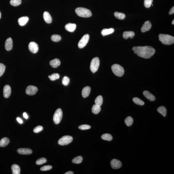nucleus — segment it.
<instances>
[{"label": "nucleus", "mask_w": 174, "mask_h": 174, "mask_svg": "<svg viewBox=\"0 0 174 174\" xmlns=\"http://www.w3.org/2000/svg\"><path fill=\"white\" fill-rule=\"evenodd\" d=\"M132 50L138 56L146 59L152 57L156 52L154 48L149 46H134L132 48Z\"/></svg>", "instance_id": "nucleus-1"}, {"label": "nucleus", "mask_w": 174, "mask_h": 174, "mask_svg": "<svg viewBox=\"0 0 174 174\" xmlns=\"http://www.w3.org/2000/svg\"><path fill=\"white\" fill-rule=\"evenodd\" d=\"M160 41L162 44L166 45H170L174 43V37L168 34H160L159 35Z\"/></svg>", "instance_id": "nucleus-2"}, {"label": "nucleus", "mask_w": 174, "mask_h": 174, "mask_svg": "<svg viewBox=\"0 0 174 174\" xmlns=\"http://www.w3.org/2000/svg\"><path fill=\"white\" fill-rule=\"evenodd\" d=\"M76 14L79 16L83 18H88L92 16V13L90 10L85 8L79 7L75 10Z\"/></svg>", "instance_id": "nucleus-3"}, {"label": "nucleus", "mask_w": 174, "mask_h": 174, "mask_svg": "<svg viewBox=\"0 0 174 174\" xmlns=\"http://www.w3.org/2000/svg\"><path fill=\"white\" fill-rule=\"evenodd\" d=\"M111 69L114 74L117 76L121 77L124 74V69L122 66L119 64H113L111 67Z\"/></svg>", "instance_id": "nucleus-4"}, {"label": "nucleus", "mask_w": 174, "mask_h": 174, "mask_svg": "<svg viewBox=\"0 0 174 174\" xmlns=\"http://www.w3.org/2000/svg\"><path fill=\"white\" fill-rule=\"evenodd\" d=\"M100 65V60L98 58L96 57L92 59L90 64V68L91 71L94 73L98 69Z\"/></svg>", "instance_id": "nucleus-5"}, {"label": "nucleus", "mask_w": 174, "mask_h": 174, "mask_svg": "<svg viewBox=\"0 0 174 174\" xmlns=\"http://www.w3.org/2000/svg\"><path fill=\"white\" fill-rule=\"evenodd\" d=\"M63 116V112L60 108L57 109L54 115L53 120L56 124H58L60 123L62 120Z\"/></svg>", "instance_id": "nucleus-6"}, {"label": "nucleus", "mask_w": 174, "mask_h": 174, "mask_svg": "<svg viewBox=\"0 0 174 174\" xmlns=\"http://www.w3.org/2000/svg\"><path fill=\"white\" fill-rule=\"evenodd\" d=\"M73 138L71 136H63L59 140L58 144L61 146H66L72 142Z\"/></svg>", "instance_id": "nucleus-7"}, {"label": "nucleus", "mask_w": 174, "mask_h": 174, "mask_svg": "<svg viewBox=\"0 0 174 174\" xmlns=\"http://www.w3.org/2000/svg\"><path fill=\"white\" fill-rule=\"evenodd\" d=\"M90 39V35L88 34H85L79 41L78 46L80 48H83L86 46Z\"/></svg>", "instance_id": "nucleus-8"}, {"label": "nucleus", "mask_w": 174, "mask_h": 174, "mask_svg": "<svg viewBox=\"0 0 174 174\" xmlns=\"http://www.w3.org/2000/svg\"><path fill=\"white\" fill-rule=\"evenodd\" d=\"M38 91V88L33 86H29L26 88V92L29 95H34Z\"/></svg>", "instance_id": "nucleus-9"}, {"label": "nucleus", "mask_w": 174, "mask_h": 174, "mask_svg": "<svg viewBox=\"0 0 174 174\" xmlns=\"http://www.w3.org/2000/svg\"><path fill=\"white\" fill-rule=\"evenodd\" d=\"M122 165L121 162L117 159H112L111 162V166L113 169H118L121 168Z\"/></svg>", "instance_id": "nucleus-10"}, {"label": "nucleus", "mask_w": 174, "mask_h": 174, "mask_svg": "<svg viewBox=\"0 0 174 174\" xmlns=\"http://www.w3.org/2000/svg\"><path fill=\"white\" fill-rule=\"evenodd\" d=\"M28 48L30 51L32 53H36L38 51V45L35 42H30L29 44Z\"/></svg>", "instance_id": "nucleus-11"}, {"label": "nucleus", "mask_w": 174, "mask_h": 174, "mask_svg": "<svg viewBox=\"0 0 174 174\" xmlns=\"http://www.w3.org/2000/svg\"><path fill=\"white\" fill-rule=\"evenodd\" d=\"M17 152L19 154L23 155L30 154L32 153V149L28 148H20L18 149Z\"/></svg>", "instance_id": "nucleus-12"}, {"label": "nucleus", "mask_w": 174, "mask_h": 174, "mask_svg": "<svg viewBox=\"0 0 174 174\" xmlns=\"http://www.w3.org/2000/svg\"><path fill=\"white\" fill-rule=\"evenodd\" d=\"M11 94L10 87L8 85H6L3 88V96L4 98H8L9 97Z\"/></svg>", "instance_id": "nucleus-13"}, {"label": "nucleus", "mask_w": 174, "mask_h": 174, "mask_svg": "<svg viewBox=\"0 0 174 174\" xmlns=\"http://www.w3.org/2000/svg\"><path fill=\"white\" fill-rule=\"evenodd\" d=\"M152 27V24L149 21H146L142 25L141 28V31L142 33L149 31Z\"/></svg>", "instance_id": "nucleus-14"}, {"label": "nucleus", "mask_w": 174, "mask_h": 174, "mask_svg": "<svg viewBox=\"0 0 174 174\" xmlns=\"http://www.w3.org/2000/svg\"><path fill=\"white\" fill-rule=\"evenodd\" d=\"M13 48V41L10 38H9L6 41L5 48L7 51L12 50Z\"/></svg>", "instance_id": "nucleus-15"}, {"label": "nucleus", "mask_w": 174, "mask_h": 174, "mask_svg": "<svg viewBox=\"0 0 174 174\" xmlns=\"http://www.w3.org/2000/svg\"><path fill=\"white\" fill-rule=\"evenodd\" d=\"M143 94L147 99L150 100V101H153L156 100V98L149 91H144Z\"/></svg>", "instance_id": "nucleus-16"}, {"label": "nucleus", "mask_w": 174, "mask_h": 174, "mask_svg": "<svg viewBox=\"0 0 174 174\" xmlns=\"http://www.w3.org/2000/svg\"><path fill=\"white\" fill-rule=\"evenodd\" d=\"M76 25L75 24L70 23L66 24L65 26L66 30L70 32H73L76 28Z\"/></svg>", "instance_id": "nucleus-17"}, {"label": "nucleus", "mask_w": 174, "mask_h": 174, "mask_svg": "<svg viewBox=\"0 0 174 174\" xmlns=\"http://www.w3.org/2000/svg\"><path fill=\"white\" fill-rule=\"evenodd\" d=\"M91 88L90 86H87L84 87L82 89V94L84 98H86L90 95L91 92Z\"/></svg>", "instance_id": "nucleus-18"}, {"label": "nucleus", "mask_w": 174, "mask_h": 174, "mask_svg": "<svg viewBox=\"0 0 174 174\" xmlns=\"http://www.w3.org/2000/svg\"><path fill=\"white\" fill-rule=\"evenodd\" d=\"M134 36V32L132 31H127L124 32L123 34L124 38L126 40L129 38H133Z\"/></svg>", "instance_id": "nucleus-19"}, {"label": "nucleus", "mask_w": 174, "mask_h": 174, "mask_svg": "<svg viewBox=\"0 0 174 174\" xmlns=\"http://www.w3.org/2000/svg\"><path fill=\"white\" fill-rule=\"evenodd\" d=\"M44 19L46 23H50L52 22V17L48 12H45L43 14Z\"/></svg>", "instance_id": "nucleus-20"}, {"label": "nucleus", "mask_w": 174, "mask_h": 174, "mask_svg": "<svg viewBox=\"0 0 174 174\" xmlns=\"http://www.w3.org/2000/svg\"><path fill=\"white\" fill-rule=\"evenodd\" d=\"M29 18L26 16H23L20 18L18 20L19 24L20 26H24L28 22Z\"/></svg>", "instance_id": "nucleus-21"}, {"label": "nucleus", "mask_w": 174, "mask_h": 174, "mask_svg": "<svg viewBox=\"0 0 174 174\" xmlns=\"http://www.w3.org/2000/svg\"><path fill=\"white\" fill-rule=\"evenodd\" d=\"M11 169L13 174H20V172L19 166L16 164L12 165L11 167Z\"/></svg>", "instance_id": "nucleus-22"}, {"label": "nucleus", "mask_w": 174, "mask_h": 174, "mask_svg": "<svg viewBox=\"0 0 174 174\" xmlns=\"http://www.w3.org/2000/svg\"><path fill=\"white\" fill-rule=\"evenodd\" d=\"M60 61L59 59L56 58L52 60L50 62L51 66L54 68H56L60 64Z\"/></svg>", "instance_id": "nucleus-23"}, {"label": "nucleus", "mask_w": 174, "mask_h": 174, "mask_svg": "<svg viewBox=\"0 0 174 174\" xmlns=\"http://www.w3.org/2000/svg\"><path fill=\"white\" fill-rule=\"evenodd\" d=\"M114 29L113 28L104 29L102 31L101 34L103 36H104L113 33L114 32Z\"/></svg>", "instance_id": "nucleus-24"}, {"label": "nucleus", "mask_w": 174, "mask_h": 174, "mask_svg": "<svg viewBox=\"0 0 174 174\" xmlns=\"http://www.w3.org/2000/svg\"><path fill=\"white\" fill-rule=\"evenodd\" d=\"M10 142L9 139L8 138H4L0 140V147H5Z\"/></svg>", "instance_id": "nucleus-25"}, {"label": "nucleus", "mask_w": 174, "mask_h": 174, "mask_svg": "<svg viewBox=\"0 0 174 174\" xmlns=\"http://www.w3.org/2000/svg\"><path fill=\"white\" fill-rule=\"evenodd\" d=\"M157 111L160 114L162 115L164 117H165L167 114V109L164 106H160L157 109Z\"/></svg>", "instance_id": "nucleus-26"}, {"label": "nucleus", "mask_w": 174, "mask_h": 174, "mask_svg": "<svg viewBox=\"0 0 174 174\" xmlns=\"http://www.w3.org/2000/svg\"><path fill=\"white\" fill-rule=\"evenodd\" d=\"M101 110V106L96 104L94 105L92 108V112L95 114H98Z\"/></svg>", "instance_id": "nucleus-27"}, {"label": "nucleus", "mask_w": 174, "mask_h": 174, "mask_svg": "<svg viewBox=\"0 0 174 174\" xmlns=\"http://www.w3.org/2000/svg\"><path fill=\"white\" fill-rule=\"evenodd\" d=\"M114 16L118 19L120 20H123L126 18L125 14L122 13L116 12H114Z\"/></svg>", "instance_id": "nucleus-28"}, {"label": "nucleus", "mask_w": 174, "mask_h": 174, "mask_svg": "<svg viewBox=\"0 0 174 174\" xmlns=\"http://www.w3.org/2000/svg\"><path fill=\"white\" fill-rule=\"evenodd\" d=\"M124 122L126 125L128 126H130L133 124V119L131 117L128 116L125 119Z\"/></svg>", "instance_id": "nucleus-29"}, {"label": "nucleus", "mask_w": 174, "mask_h": 174, "mask_svg": "<svg viewBox=\"0 0 174 174\" xmlns=\"http://www.w3.org/2000/svg\"><path fill=\"white\" fill-rule=\"evenodd\" d=\"M132 101L136 104L140 106H143L144 104V102L139 98L135 97L132 99Z\"/></svg>", "instance_id": "nucleus-30"}, {"label": "nucleus", "mask_w": 174, "mask_h": 174, "mask_svg": "<svg viewBox=\"0 0 174 174\" xmlns=\"http://www.w3.org/2000/svg\"><path fill=\"white\" fill-rule=\"evenodd\" d=\"M95 104L101 106L103 102V98L101 96H99L97 97L95 100Z\"/></svg>", "instance_id": "nucleus-31"}, {"label": "nucleus", "mask_w": 174, "mask_h": 174, "mask_svg": "<svg viewBox=\"0 0 174 174\" xmlns=\"http://www.w3.org/2000/svg\"><path fill=\"white\" fill-rule=\"evenodd\" d=\"M102 139L104 140L111 141L112 139V137L111 134H105L102 135L101 136Z\"/></svg>", "instance_id": "nucleus-32"}, {"label": "nucleus", "mask_w": 174, "mask_h": 174, "mask_svg": "<svg viewBox=\"0 0 174 174\" xmlns=\"http://www.w3.org/2000/svg\"><path fill=\"white\" fill-rule=\"evenodd\" d=\"M82 157L81 156H78L74 158L72 160V162L73 163L76 164H79L81 163L82 161Z\"/></svg>", "instance_id": "nucleus-33"}, {"label": "nucleus", "mask_w": 174, "mask_h": 174, "mask_svg": "<svg viewBox=\"0 0 174 174\" xmlns=\"http://www.w3.org/2000/svg\"><path fill=\"white\" fill-rule=\"evenodd\" d=\"M48 78L51 81H53L58 79L60 78V76L58 74L54 73L51 76H49Z\"/></svg>", "instance_id": "nucleus-34"}, {"label": "nucleus", "mask_w": 174, "mask_h": 174, "mask_svg": "<svg viewBox=\"0 0 174 174\" xmlns=\"http://www.w3.org/2000/svg\"><path fill=\"white\" fill-rule=\"evenodd\" d=\"M51 39L54 42H58L61 40V37L58 34H53L51 36Z\"/></svg>", "instance_id": "nucleus-35"}, {"label": "nucleus", "mask_w": 174, "mask_h": 174, "mask_svg": "<svg viewBox=\"0 0 174 174\" xmlns=\"http://www.w3.org/2000/svg\"><path fill=\"white\" fill-rule=\"evenodd\" d=\"M22 0H11L10 4L14 6H17L22 3Z\"/></svg>", "instance_id": "nucleus-36"}, {"label": "nucleus", "mask_w": 174, "mask_h": 174, "mask_svg": "<svg viewBox=\"0 0 174 174\" xmlns=\"http://www.w3.org/2000/svg\"><path fill=\"white\" fill-rule=\"evenodd\" d=\"M46 159L45 158H40L37 160L36 162V164L38 165H40L45 163L46 162Z\"/></svg>", "instance_id": "nucleus-37"}, {"label": "nucleus", "mask_w": 174, "mask_h": 174, "mask_svg": "<svg viewBox=\"0 0 174 174\" xmlns=\"http://www.w3.org/2000/svg\"><path fill=\"white\" fill-rule=\"evenodd\" d=\"M70 82V80L68 77L66 76H64L63 78L62 81V83L64 85L67 86L69 84Z\"/></svg>", "instance_id": "nucleus-38"}, {"label": "nucleus", "mask_w": 174, "mask_h": 174, "mask_svg": "<svg viewBox=\"0 0 174 174\" xmlns=\"http://www.w3.org/2000/svg\"><path fill=\"white\" fill-rule=\"evenodd\" d=\"M153 0H144V5L146 8H149L151 6Z\"/></svg>", "instance_id": "nucleus-39"}, {"label": "nucleus", "mask_w": 174, "mask_h": 174, "mask_svg": "<svg viewBox=\"0 0 174 174\" xmlns=\"http://www.w3.org/2000/svg\"><path fill=\"white\" fill-rule=\"evenodd\" d=\"M6 66L2 63H0V77L2 76L5 72Z\"/></svg>", "instance_id": "nucleus-40"}, {"label": "nucleus", "mask_w": 174, "mask_h": 174, "mask_svg": "<svg viewBox=\"0 0 174 174\" xmlns=\"http://www.w3.org/2000/svg\"><path fill=\"white\" fill-rule=\"evenodd\" d=\"M79 129L81 130H86L90 129L91 128V126L88 125L84 124L78 127Z\"/></svg>", "instance_id": "nucleus-41"}, {"label": "nucleus", "mask_w": 174, "mask_h": 174, "mask_svg": "<svg viewBox=\"0 0 174 174\" xmlns=\"http://www.w3.org/2000/svg\"><path fill=\"white\" fill-rule=\"evenodd\" d=\"M43 130V128L42 126H39L34 128L33 130L34 132L36 133H38L42 131Z\"/></svg>", "instance_id": "nucleus-42"}, {"label": "nucleus", "mask_w": 174, "mask_h": 174, "mask_svg": "<svg viewBox=\"0 0 174 174\" xmlns=\"http://www.w3.org/2000/svg\"><path fill=\"white\" fill-rule=\"evenodd\" d=\"M52 166L48 165V166H43L41 167L40 169L42 171H47V170H50L52 169Z\"/></svg>", "instance_id": "nucleus-43"}, {"label": "nucleus", "mask_w": 174, "mask_h": 174, "mask_svg": "<svg viewBox=\"0 0 174 174\" xmlns=\"http://www.w3.org/2000/svg\"><path fill=\"white\" fill-rule=\"evenodd\" d=\"M174 7L173 6L172 8L170 10V11L169 12V14H174Z\"/></svg>", "instance_id": "nucleus-44"}, {"label": "nucleus", "mask_w": 174, "mask_h": 174, "mask_svg": "<svg viewBox=\"0 0 174 174\" xmlns=\"http://www.w3.org/2000/svg\"><path fill=\"white\" fill-rule=\"evenodd\" d=\"M16 120H17L18 122H19L20 124H22L23 123V121L20 118H16Z\"/></svg>", "instance_id": "nucleus-45"}, {"label": "nucleus", "mask_w": 174, "mask_h": 174, "mask_svg": "<svg viewBox=\"0 0 174 174\" xmlns=\"http://www.w3.org/2000/svg\"><path fill=\"white\" fill-rule=\"evenodd\" d=\"M23 116L24 118H25V119H27L28 118V115L26 113V112H24V113H23Z\"/></svg>", "instance_id": "nucleus-46"}, {"label": "nucleus", "mask_w": 174, "mask_h": 174, "mask_svg": "<svg viewBox=\"0 0 174 174\" xmlns=\"http://www.w3.org/2000/svg\"><path fill=\"white\" fill-rule=\"evenodd\" d=\"M74 172L72 171H68L65 173V174H73Z\"/></svg>", "instance_id": "nucleus-47"}, {"label": "nucleus", "mask_w": 174, "mask_h": 174, "mask_svg": "<svg viewBox=\"0 0 174 174\" xmlns=\"http://www.w3.org/2000/svg\"><path fill=\"white\" fill-rule=\"evenodd\" d=\"M172 24H174V20H173L172 22Z\"/></svg>", "instance_id": "nucleus-48"}, {"label": "nucleus", "mask_w": 174, "mask_h": 174, "mask_svg": "<svg viewBox=\"0 0 174 174\" xmlns=\"http://www.w3.org/2000/svg\"><path fill=\"white\" fill-rule=\"evenodd\" d=\"M1 16H2V14H1V12H0V18H1Z\"/></svg>", "instance_id": "nucleus-49"}]
</instances>
